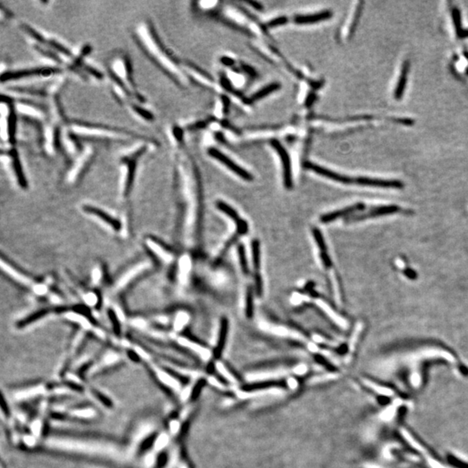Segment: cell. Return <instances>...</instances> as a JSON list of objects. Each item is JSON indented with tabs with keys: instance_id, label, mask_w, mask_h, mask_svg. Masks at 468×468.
Masks as SVG:
<instances>
[{
	"instance_id": "cell-18",
	"label": "cell",
	"mask_w": 468,
	"mask_h": 468,
	"mask_svg": "<svg viewBox=\"0 0 468 468\" xmlns=\"http://www.w3.org/2000/svg\"><path fill=\"white\" fill-rule=\"evenodd\" d=\"M363 207H364L363 204L358 203V204H355V205L349 206V207H346L344 209L337 210V211H335V212H332V213L324 214V215H322V217L320 218V220H321V222L324 223V224L331 222L333 220L339 219V218H341V217L349 215L350 213L360 211V210L362 209Z\"/></svg>"
},
{
	"instance_id": "cell-17",
	"label": "cell",
	"mask_w": 468,
	"mask_h": 468,
	"mask_svg": "<svg viewBox=\"0 0 468 468\" xmlns=\"http://www.w3.org/2000/svg\"><path fill=\"white\" fill-rule=\"evenodd\" d=\"M401 208L399 206L391 205V206H384L375 208V209L369 211L368 213H363L361 215H356L355 217H352L349 219L350 221H358V220H363L366 219H371V218H376L379 216L388 215L392 213H398Z\"/></svg>"
},
{
	"instance_id": "cell-19",
	"label": "cell",
	"mask_w": 468,
	"mask_h": 468,
	"mask_svg": "<svg viewBox=\"0 0 468 468\" xmlns=\"http://www.w3.org/2000/svg\"><path fill=\"white\" fill-rule=\"evenodd\" d=\"M227 332H228V320L226 317H223L220 321V329H219V336H218V342L213 351V355L215 358H219L221 356L223 349L226 345Z\"/></svg>"
},
{
	"instance_id": "cell-33",
	"label": "cell",
	"mask_w": 468,
	"mask_h": 468,
	"mask_svg": "<svg viewBox=\"0 0 468 468\" xmlns=\"http://www.w3.org/2000/svg\"><path fill=\"white\" fill-rule=\"evenodd\" d=\"M449 461H450V463L455 466L456 468H468V463H465V462H463L462 461H461V460H458V459L455 458V457L449 456Z\"/></svg>"
},
{
	"instance_id": "cell-20",
	"label": "cell",
	"mask_w": 468,
	"mask_h": 468,
	"mask_svg": "<svg viewBox=\"0 0 468 468\" xmlns=\"http://www.w3.org/2000/svg\"><path fill=\"white\" fill-rule=\"evenodd\" d=\"M409 68H410V63L408 60H406L402 66V71L400 74L398 82H397V86L395 88V94L394 97L395 99L401 100L403 97V94L405 91L406 85H407V81H408V74H409Z\"/></svg>"
},
{
	"instance_id": "cell-7",
	"label": "cell",
	"mask_w": 468,
	"mask_h": 468,
	"mask_svg": "<svg viewBox=\"0 0 468 468\" xmlns=\"http://www.w3.org/2000/svg\"><path fill=\"white\" fill-rule=\"evenodd\" d=\"M97 156L95 148L90 145L83 147V150L77 156H75L72 163L65 174V181L68 185H76L80 182L90 169L94 159Z\"/></svg>"
},
{
	"instance_id": "cell-6",
	"label": "cell",
	"mask_w": 468,
	"mask_h": 468,
	"mask_svg": "<svg viewBox=\"0 0 468 468\" xmlns=\"http://www.w3.org/2000/svg\"><path fill=\"white\" fill-rule=\"evenodd\" d=\"M154 263L149 259L140 260L133 266L127 268L119 277H117L113 284L114 293H123L125 290L143 279L147 274L154 271Z\"/></svg>"
},
{
	"instance_id": "cell-36",
	"label": "cell",
	"mask_w": 468,
	"mask_h": 468,
	"mask_svg": "<svg viewBox=\"0 0 468 468\" xmlns=\"http://www.w3.org/2000/svg\"><path fill=\"white\" fill-rule=\"evenodd\" d=\"M320 257H321V260H322L323 266H325L326 268H329L332 266L331 260L329 259L327 252L320 253Z\"/></svg>"
},
{
	"instance_id": "cell-2",
	"label": "cell",
	"mask_w": 468,
	"mask_h": 468,
	"mask_svg": "<svg viewBox=\"0 0 468 468\" xmlns=\"http://www.w3.org/2000/svg\"><path fill=\"white\" fill-rule=\"evenodd\" d=\"M67 128L76 137L88 141H105L112 143H129V142H151L155 140L144 135L136 133L132 130L123 128L108 126L99 123H90L85 121L72 120L69 121Z\"/></svg>"
},
{
	"instance_id": "cell-29",
	"label": "cell",
	"mask_w": 468,
	"mask_h": 468,
	"mask_svg": "<svg viewBox=\"0 0 468 468\" xmlns=\"http://www.w3.org/2000/svg\"><path fill=\"white\" fill-rule=\"evenodd\" d=\"M238 253H239V263H240V266H241L243 273H245V274H248V273H249V268H248V264H247V259H246V251H245L244 246H241V245L239 246V248H238Z\"/></svg>"
},
{
	"instance_id": "cell-10",
	"label": "cell",
	"mask_w": 468,
	"mask_h": 468,
	"mask_svg": "<svg viewBox=\"0 0 468 468\" xmlns=\"http://www.w3.org/2000/svg\"><path fill=\"white\" fill-rule=\"evenodd\" d=\"M81 209L86 215L97 220V222L111 232L124 235V227L122 219H118L113 216L112 213L107 212L106 210L102 209L99 206H94L91 204H84Z\"/></svg>"
},
{
	"instance_id": "cell-37",
	"label": "cell",
	"mask_w": 468,
	"mask_h": 468,
	"mask_svg": "<svg viewBox=\"0 0 468 468\" xmlns=\"http://www.w3.org/2000/svg\"><path fill=\"white\" fill-rule=\"evenodd\" d=\"M405 274L407 275V277H409L410 279H415V277H416V273H415L414 271H412V270H409H409H407L405 272Z\"/></svg>"
},
{
	"instance_id": "cell-1",
	"label": "cell",
	"mask_w": 468,
	"mask_h": 468,
	"mask_svg": "<svg viewBox=\"0 0 468 468\" xmlns=\"http://www.w3.org/2000/svg\"><path fill=\"white\" fill-rule=\"evenodd\" d=\"M133 37L143 53L159 70L176 83H181L182 75L177 61L163 44L150 20H142L137 23Z\"/></svg>"
},
{
	"instance_id": "cell-4",
	"label": "cell",
	"mask_w": 468,
	"mask_h": 468,
	"mask_svg": "<svg viewBox=\"0 0 468 468\" xmlns=\"http://www.w3.org/2000/svg\"><path fill=\"white\" fill-rule=\"evenodd\" d=\"M107 69L111 83L123 88L138 103L143 104L146 102L137 89L134 79L132 63L127 55L123 53L114 55L109 60Z\"/></svg>"
},
{
	"instance_id": "cell-22",
	"label": "cell",
	"mask_w": 468,
	"mask_h": 468,
	"mask_svg": "<svg viewBox=\"0 0 468 468\" xmlns=\"http://www.w3.org/2000/svg\"><path fill=\"white\" fill-rule=\"evenodd\" d=\"M285 382L280 381H268L266 382H259V383H252L247 385L243 386L242 390L244 391H256L261 389H268L272 387H283L285 386Z\"/></svg>"
},
{
	"instance_id": "cell-39",
	"label": "cell",
	"mask_w": 468,
	"mask_h": 468,
	"mask_svg": "<svg viewBox=\"0 0 468 468\" xmlns=\"http://www.w3.org/2000/svg\"><path fill=\"white\" fill-rule=\"evenodd\" d=\"M467 74H468V70H467Z\"/></svg>"
},
{
	"instance_id": "cell-13",
	"label": "cell",
	"mask_w": 468,
	"mask_h": 468,
	"mask_svg": "<svg viewBox=\"0 0 468 468\" xmlns=\"http://www.w3.org/2000/svg\"><path fill=\"white\" fill-rule=\"evenodd\" d=\"M273 149L279 154L281 164L283 167V176H284V184L287 189H291L293 187V171H292V163L290 159V156L287 153L286 149L282 146V144L278 141L272 142Z\"/></svg>"
},
{
	"instance_id": "cell-8",
	"label": "cell",
	"mask_w": 468,
	"mask_h": 468,
	"mask_svg": "<svg viewBox=\"0 0 468 468\" xmlns=\"http://www.w3.org/2000/svg\"><path fill=\"white\" fill-rule=\"evenodd\" d=\"M63 69L53 65H43V66L33 67L20 70H5L1 74V83H11L20 80L30 79V78H43L51 77L63 73Z\"/></svg>"
},
{
	"instance_id": "cell-9",
	"label": "cell",
	"mask_w": 468,
	"mask_h": 468,
	"mask_svg": "<svg viewBox=\"0 0 468 468\" xmlns=\"http://www.w3.org/2000/svg\"><path fill=\"white\" fill-rule=\"evenodd\" d=\"M1 159L8 166V172L10 173L14 181L21 189L26 190L28 181L24 174L22 161L16 147L5 148L1 152Z\"/></svg>"
},
{
	"instance_id": "cell-25",
	"label": "cell",
	"mask_w": 468,
	"mask_h": 468,
	"mask_svg": "<svg viewBox=\"0 0 468 468\" xmlns=\"http://www.w3.org/2000/svg\"><path fill=\"white\" fill-rule=\"evenodd\" d=\"M217 206L220 211H222L223 213H226V215L229 216L231 219H233L236 224L241 220L239 219V215H238V213H237L235 210L233 209L232 206H228L226 203L219 201L217 203Z\"/></svg>"
},
{
	"instance_id": "cell-32",
	"label": "cell",
	"mask_w": 468,
	"mask_h": 468,
	"mask_svg": "<svg viewBox=\"0 0 468 468\" xmlns=\"http://www.w3.org/2000/svg\"><path fill=\"white\" fill-rule=\"evenodd\" d=\"M93 394L95 395V396L97 397V399L99 400L101 403H103V405L106 406L108 408H110L112 407V402H110V399L106 397L105 395H103L101 392L98 391V390H95L93 389Z\"/></svg>"
},
{
	"instance_id": "cell-27",
	"label": "cell",
	"mask_w": 468,
	"mask_h": 468,
	"mask_svg": "<svg viewBox=\"0 0 468 468\" xmlns=\"http://www.w3.org/2000/svg\"><path fill=\"white\" fill-rule=\"evenodd\" d=\"M92 284L94 286H103V282H105V273L103 271V267L97 266L94 268L92 271Z\"/></svg>"
},
{
	"instance_id": "cell-24",
	"label": "cell",
	"mask_w": 468,
	"mask_h": 468,
	"mask_svg": "<svg viewBox=\"0 0 468 468\" xmlns=\"http://www.w3.org/2000/svg\"><path fill=\"white\" fill-rule=\"evenodd\" d=\"M452 16H453V20H454V24H455V31H456V34H457V37L459 38H462L463 37V33H464V30L462 29V15H461V11L457 8H455L453 9V11H452Z\"/></svg>"
},
{
	"instance_id": "cell-11",
	"label": "cell",
	"mask_w": 468,
	"mask_h": 468,
	"mask_svg": "<svg viewBox=\"0 0 468 468\" xmlns=\"http://www.w3.org/2000/svg\"><path fill=\"white\" fill-rule=\"evenodd\" d=\"M1 266L3 270V272L6 273V275L9 276L10 279H12L14 282L17 283L24 289L30 290L31 292L33 291L34 287L36 286L37 282L29 274L18 269L17 266H12L10 262L4 261L3 259H2Z\"/></svg>"
},
{
	"instance_id": "cell-30",
	"label": "cell",
	"mask_w": 468,
	"mask_h": 468,
	"mask_svg": "<svg viewBox=\"0 0 468 468\" xmlns=\"http://www.w3.org/2000/svg\"><path fill=\"white\" fill-rule=\"evenodd\" d=\"M156 439H157V434H152L148 438L145 439L140 446V453H144V452H147V450H149L155 444Z\"/></svg>"
},
{
	"instance_id": "cell-35",
	"label": "cell",
	"mask_w": 468,
	"mask_h": 468,
	"mask_svg": "<svg viewBox=\"0 0 468 468\" xmlns=\"http://www.w3.org/2000/svg\"><path fill=\"white\" fill-rule=\"evenodd\" d=\"M166 461H167V455L165 453L160 454V455H159V457H158V460H157L156 468H162L166 464Z\"/></svg>"
},
{
	"instance_id": "cell-16",
	"label": "cell",
	"mask_w": 468,
	"mask_h": 468,
	"mask_svg": "<svg viewBox=\"0 0 468 468\" xmlns=\"http://www.w3.org/2000/svg\"><path fill=\"white\" fill-rule=\"evenodd\" d=\"M306 167L310 169L313 170L315 173H318L320 175L324 176L328 179H333L337 182L344 183V184H349V183L354 182V179H352L349 176L342 175L339 173H335L333 171L323 168L322 166H317L313 163H306Z\"/></svg>"
},
{
	"instance_id": "cell-12",
	"label": "cell",
	"mask_w": 468,
	"mask_h": 468,
	"mask_svg": "<svg viewBox=\"0 0 468 468\" xmlns=\"http://www.w3.org/2000/svg\"><path fill=\"white\" fill-rule=\"evenodd\" d=\"M144 244L154 259L161 264L169 262L172 259V252L160 240L154 237H147Z\"/></svg>"
},
{
	"instance_id": "cell-3",
	"label": "cell",
	"mask_w": 468,
	"mask_h": 468,
	"mask_svg": "<svg viewBox=\"0 0 468 468\" xmlns=\"http://www.w3.org/2000/svg\"><path fill=\"white\" fill-rule=\"evenodd\" d=\"M156 141L138 142L120 157L119 193L123 199H127L133 189L138 159L146 154L150 147H156Z\"/></svg>"
},
{
	"instance_id": "cell-21",
	"label": "cell",
	"mask_w": 468,
	"mask_h": 468,
	"mask_svg": "<svg viewBox=\"0 0 468 468\" xmlns=\"http://www.w3.org/2000/svg\"><path fill=\"white\" fill-rule=\"evenodd\" d=\"M332 14L330 11H322L319 13L313 14V15H306V16H298L295 17L296 23L299 24H308V23H315L317 22H321L322 20L328 19L331 17Z\"/></svg>"
},
{
	"instance_id": "cell-31",
	"label": "cell",
	"mask_w": 468,
	"mask_h": 468,
	"mask_svg": "<svg viewBox=\"0 0 468 468\" xmlns=\"http://www.w3.org/2000/svg\"><path fill=\"white\" fill-rule=\"evenodd\" d=\"M313 235H314L315 242H316V244H317L319 249L321 250V253H325V252H327V248H326L325 243H324V240H323V237H322L321 232L318 231L317 229H315H315L313 230Z\"/></svg>"
},
{
	"instance_id": "cell-38",
	"label": "cell",
	"mask_w": 468,
	"mask_h": 468,
	"mask_svg": "<svg viewBox=\"0 0 468 468\" xmlns=\"http://www.w3.org/2000/svg\"><path fill=\"white\" fill-rule=\"evenodd\" d=\"M463 37H468V30H464V33H463Z\"/></svg>"
},
{
	"instance_id": "cell-23",
	"label": "cell",
	"mask_w": 468,
	"mask_h": 468,
	"mask_svg": "<svg viewBox=\"0 0 468 468\" xmlns=\"http://www.w3.org/2000/svg\"><path fill=\"white\" fill-rule=\"evenodd\" d=\"M279 88H280V84H279V83H271L269 85H267V86L265 87V88L261 89V90L258 91L257 93L253 95V97H252L251 100H252V101H259V100L262 99L264 97L269 96L270 94L275 92L276 90H279Z\"/></svg>"
},
{
	"instance_id": "cell-34",
	"label": "cell",
	"mask_w": 468,
	"mask_h": 468,
	"mask_svg": "<svg viewBox=\"0 0 468 468\" xmlns=\"http://www.w3.org/2000/svg\"><path fill=\"white\" fill-rule=\"evenodd\" d=\"M287 17H278V18H275V19L272 20L268 24L269 26L274 27L277 26V25H282V24H285V23H287Z\"/></svg>"
},
{
	"instance_id": "cell-15",
	"label": "cell",
	"mask_w": 468,
	"mask_h": 468,
	"mask_svg": "<svg viewBox=\"0 0 468 468\" xmlns=\"http://www.w3.org/2000/svg\"><path fill=\"white\" fill-rule=\"evenodd\" d=\"M354 183L362 186H376L382 188H395V189H402L404 184L400 180H387V179H373L368 177H357L354 179Z\"/></svg>"
},
{
	"instance_id": "cell-28",
	"label": "cell",
	"mask_w": 468,
	"mask_h": 468,
	"mask_svg": "<svg viewBox=\"0 0 468 468\" xmlns=\"http://www.w3.org/2000/svg\"><path fill=\"white\" fill-rule=\"evenodd\" d=\"M246 314L247 317L251 318L253 315V288L249 287L246 293Z\"/></svg>"
},
{
	"instance_id": "cell-5",
	"label": "cell",
	"mask_w": 468,
	"mask_h": 468,
	"mask_svg": "<svg viewBox=\"0 0 468 468\" xmlns=\"http://www.w3.org/2000/svg\"><path fill=\"white\" fill-rule=\"evenodd\" d=\"M17 136V113L10 96H2L1 101V137L6 148L16 146Z\"/></svg>"
},
{
	"instance_id": "cell-26",
	"label": "cell",
	"mask_w": 468,
	"mask_h": 468,
	"mask_svg": "<svg viewBox=\"0 0 468 468\" xmlns=\"http://www.w3.org/2000/svg\"><path fill=\"white\" fill-rule=\"evenodd\" d=\"M253 249V267L255 270V274H259V271L260 268V246L259 240H254L252 244Z\"/></svg>"
},
{
	"instance_id": "cell-14",
	"label": "cell",
	"mask_w": 468,
	"mask_h": 468,
	"mask_svg": "<svg viewBox=\"0 0 468 468\" xmlns=\"http://www.w3.org/2000/svg\"><path fill=\"white\" fill-rule=\"evenodd\" d=\"M208 153H209L210 156L213 157L214 159H218L219 161L223 163L224 165H226L230 170H232L233 173L239 176L240 178L246 179L247 181H252V180H253V177L251 173H248L246 170L244 169L242 167H240L238 164L233 162L232 159H229L227 156H225L224 154L221 153L219 150H215V149H211Z\"/></svg>"
}]
</instances>
